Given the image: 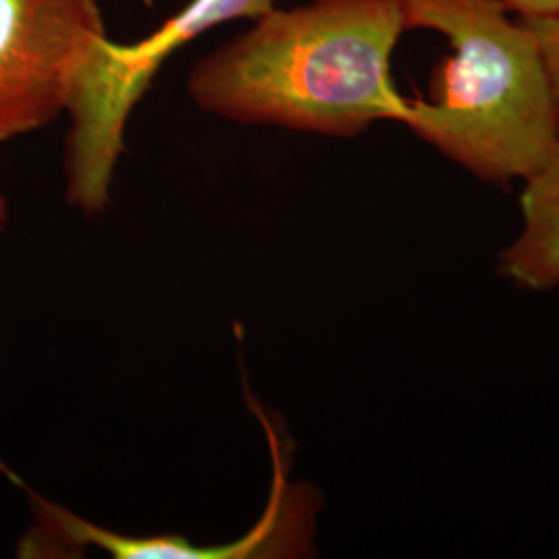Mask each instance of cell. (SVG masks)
I'll return each instance as SVG.
<instances>
[{
    "mask_svg": "<svg viewBox=\"0 0 559 559\" xmlns=\"http://www.w3.org/2000/svg\"><path fill=\"white\" fill-rule=\"evenodd\" d=\"M520 195L524 228L500 258V274L522 288L559 286V141Z\"/></svg>",
    "mask_w": 559,
    "mask_h": 559,
    "instance_id": "5",
    "label": "cell"
},
{
    "mask_svg": "<svg viewBox=\"0 0 559 559\" xmlns=\"http://www.w3.org/2000/svg\"><path fill=\"white\" fill-rule=\"evenodd\" d=\"M406 32L404 0H311L274 7L187 78L203 112L325 138H357L396 120L406 100L392 55Z\"/></svg>",
    "mask_w": 559,
    "mask_h": 559,
    "instance_id": "1",
    "label": "cell"
},
{
    "mask_svg": "<svg viewBox=\"0 0 559 559\" xmlns=\"http://www.w3.org/2000/svg\"><path fill=\"white\" fill-rule=\"evenodd\" d=\"M406 32L443 36L452 55L402 124L485 182L528 179L559 141L537 38L500 0H404Z\"/></svg>",
    "mask_w": 559,
    "mask_h": 559,
    "instance_id": "2",
    "label": "cell"
},
{
    "mask_svg": "<svg viewBox=\"0 0 559 559\" xmlns=\"http://www.w3.org/2000/svg\"><path fill=\"white\" fill-rule=\"evenodd\" d=\"M9 224V203L4 200V195H0V233L7 228Z\"/></svg>",
    "mask_w": 559,
    "mask_h": 559,
    "instance_id": "8",
    "label": "cell"
},
{
    "mask_svg": "<svg viewBox=\"0 0 559 559\" xmlns=\"http://www.w3.org/2000/svg\"><path fill=\"white\" fill-rule=\"evenodd\" d=\"M501 4L519 17H554L559 15V0H500Z\"/></svg>",
    "mask_w": 559,
    "mask_h": 559,
    "instance_id": "7",
    "label": "cell"
},
{
    "mask_svg": "<svg viewBox=\"0 0 559 559\" xmlns=\"http://www.w3.org/2000/svg\"><path fill=\"white\" fill-rule=\"evenodd\" d=\"M278 0H189L143 40L119 44L108 36L83 62L67 106V195L85 214L110 201L124 131L162 64L182 46L230 21L258 20Z\"/></svg>",
    "mask_w": 559,
    "mask_h": 559,
    "instance_id": "3",
    "label": "cell"
},
{
    "mask_svg": "<svg viewBox=\"0 0 559 559\" xmlns=\"http://www.w3.org/2000/svg\"><path fill=\"white\" fill-rule=\"evenodd\" d=\"M524 25L537 38L540 55L547 67V75L551 81V92L556 102V112L559 122V15L554 17H520Z\"/></svg>",
    "mask_w": 559,
    "mask_h": 559,
    "instance_id": "6",
    "label": "cell"
},
{
    "mask_svg": "<svg viewBox=\"0 0 559 559\" xmlns=\"http://www.w3.org/2000/svg\"><path fill=\"white\" fill-rule=\"evenodd\" d=\"M106 36L98 0H0V143L67 115L78 73Z\"/></svg>",
    "mask_w": 559,
    "mask_h": 559,
    "instance_id": "4",
    "label": "cell"
}]
</instances>
